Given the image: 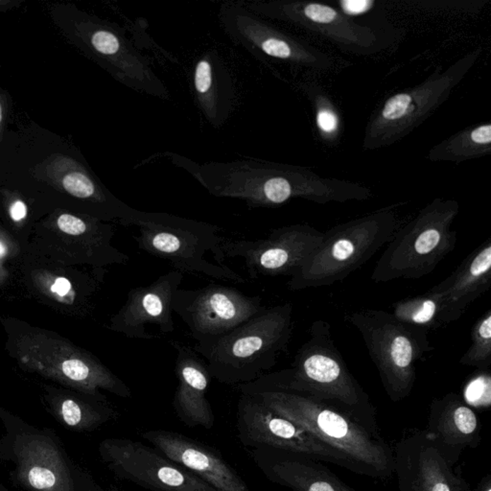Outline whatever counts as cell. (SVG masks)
Instances as JSON below:
<instances>
[{
    "instance_id": "1f68e13d",
    "label": "cell",
    "mask_w": 491,
    "mask_h": 491,
    "mask_svg": "<svg viewBox=\"0 0 491 491\" xmlns=\"http://www.w3.org/2000/svg\"><path fill=\"white\" fill-rule=\"evenodd\" d=\"M57 224L62 231L72 236H83L88 233V229L96 226L94 224H91L90 226L85 219L70 214V213H63L59 216Z\"/></svg>"
},
{
    "instance_id": "836d02e7",
    "label": "cell",
    "mask_w": 491,
    "mask_h": 491,
    "mask_svg": "<svg viewBox=\"0 0 491 491\" xmlns=\"http://www.w3.org/2000/svg\"><path fill=\"white\" fill-rule=\"evenodd\" d=\"M372 4L374 2L371 1H342V12L350 18L353 15L366 12Z\"/></svg>"
},
{
    "instance_id": "ba28073f",
    "label": "cell",
    "mask_w": 491,
    "mask_h": 491,
    "mask_svg": "<svg viewBox=\"0 0 491 491\" xmlns=\"http://www.w3.org/2000/svg\"><path fill=\"white\" fill-rule=\"evenodd\" d=\"M399 206L382 207L328 229L306 263L290 277L288 288L301 291L328 287L365 265L398 231Z\"/></svg>"
},
{
    "instance_id": "ac0fdd59",
    "label": "cell",
    "mask_w": 491,
    "mask_h": 491,
    "mask_svg": "<svg viewBox=\"0 0 491 491\" xmlns=\"http://www.w3.org/2000/svg\"><path fill=\"white\" fill-rule=\"evenodd\" d=\"M244 4L260 18L301 27L352 52H366L376 47L379 42V36L374 29L355 23L341 10L328 4L291 0L244 2Z\"/></svg>"
},
{
    "instance_id": "83f0119b",
    "label": "cell",
    "mask_w": 491,
    "mask_h": 491,
    "mask_svg": "<svg viewBox=\"0 0 491 491\" xmlns=\"http://www.w3.org/2000/svg\"><path fill=\"white\" fill-rule=\"evenodd\" d=\"M393 309L392 314L400 322L420 326L428 331L441 328L438 320V304L428 291L422 295L395 302Z\"/></svg>"
},
{
    "instance_id": "4dcf8cb0",
    "label": "cell",
    "mask_w": 491,
    "mask_h": 491,
    "mask_svg": "<svg viewBox=\"0 0 491 491\" xmlns=\"http://www.w3.org/2000/svg\"><path fill=\"white\" fill-rule=\"evenodd\" d=\"M315 115V123L320 137L325 141L333 142L339 139L342 131V121L338 108L334 105L328 94L316 86L307 88Z\"/></svg>"
},
{
    "instance_id": "d590c367",
    "label": "cell",
    "mask_w": 491,
    "mask_h": 491,
    "mask_svg": "<svg viewBox=\"0 0 491 491\" xmlns=\"http://www.w3.org/2000/svg\"><path fill=\"white\" fill-rule=\"evenodd\" d=\"M70 289H71V283L69 282V280L63 279V277L57 279L52 286L53 292L60 296H66L69 292Z\"/></svg>"
},
{
    "instance_id": "5bb4252c",
    "label": "cell",
    "mask_w": 491,
    "mask_h": 491,
    "mask_svg": "<svg viewBox=\"0 0 491 491\" xmlns=\"http://www.w3.org/2000/svg\"><path fill=\"white\" fill-rule=\"evenodd\" d=\"M325 233L308 225L282 226L272 229L267 238L224 240L226 258L244 259L250 279L259 277H290L304 267L319 247Z\"/></svg>"
},
{
    "instance_id": "7a4b0ae2",
    "label": "cell",
    "mask_w": 491,
    "mask_h": 491,
    "mask_svg": "<svg viewBox=\"0 0 491 491\" xmlns=\"http://www.w3.org/2000/svg\"><path fill=\"white\" fill-rule=\"evenodd\" d=\"M188 173L210 195L244 201L250 207H277L294 199L316 204L368 201L372 191L350 180L320 176L306 167L258 158L200 163L177 153L161 155Z\"/></svg>"
},
{
    "instance_id": "4fadbf2b",
    "label": "cell",
    "mask_w": 491,
    "mask_h": 491,
    "mask_svg": "<svg viewBox=\"0 0 491 491\" xmlns=\"http://www.w3.org/2000/svg\"><path fill=\"white\" fill-rule=\"evenodd\" d=\"M265 308L260 296L214 283L191 290L180 287L173 299V311L197 342L194 350L214 344Z\"/></svg>"
},
{
    "instance_id": "d4e9b609",
    "label": "cell",
    "mask_w": 491,
    "mask_h": 491,
    "mask_svg": "<svg viewBox=\"0 0 491 491\" xmlns=\"http://www.w3.org/2000/svg\"><path fill=\"white\" fill-rule=\"evenodd\" d=\"M192 83L197 104L210 125H225L234 106L236 88L231 72L219 54H203L193 69Z\"/></svg>"
},
{
    "instance_id": "7402d4cb",
    "label": "cell",
    "mask_w": 491,
    "mask_h": 491,
    "mask_svg": "<svg viewBox=\"0 0 491 491\" xmlns=\"http://www.w3.org/2000/svg\"><path fill=\"white\" fill-rule=\"evenodd\" d=\"M142 438L164 457L192 471L217 490L250 491L236 469L206 444L166 430L147 431Z\"/></svg>"
},
{
    "instance_id": "8fae6325",
    "label": "cell",
    "mask_w": 491,
    "mask_h": 491,
    "mask_svg": "<svg viewBox=\"0 0 491 491\" xmlns=\"http://www.w3.org/2000/svg\"><path fill=\"white\" fill-rule=\"evenodd\" d=\"M482 52V48H477L444 71L437 69L420 85L386 99L366 124L364 149L391 146L422 125L449 100L477 64Z\"/></svg>"
},
{
    "instance_id": "e575fe53",
    "label": "cell",
    "mask_w": 491,
    "mask_h": 491,
    "mask_svg": "<svg viewBox=\"0 0 491 491\" xmlns=\"http://www.w3.org/2000/svg\"><path fill=\"white\" fill-rule=\"evenodd\" d=\"M9 214L15 222H21V221L25 219L27 214H28V207H27L25 202L23 199L15 198L10 204Z\"/></svg>"
},
{
    "instance_id": "5b68a950",
    "label": "cell",
    "mask_w": 491,
    "mask_h": 491,
    "mask_svg": "<svg viewBox=\"0 0 491 491\" xmlns=\"http://www.w3.org/2000/svg\"><path fill=\"white\" fill-rule=\"evenodd\" d=\"M47 10L62 36L113 79L139 93L169 99L166 86L155 74L149 61L117 24L74 4H51Z\"/></svg>"
},
{
    "instance_id": "ffe728a7",
    "label": "cell",
    "mask_w": 491,
    "mask_h": 491,
    "mask_svg": "<svg viewBox=\"0 0 491 491\" xmlns=\"http://www.w3.org/2000/svg\"><path fill=\"white\" fill-rule=\"evenodd\" d=\"M183 279V272L173 270L150 285L131 289L122 308L110 320V329L129 339L158 338L147 331L146 326L151 325L163 335L173 333V299Z\"/></svg>"
},
{
    "instance_id": "cb8c5ba5",
    "label": "cell",
    "mask_w": 491,
    "mask_h": 491,
    "mask_svg": "<svg viewBox=\"0 0 491 491\" xmlns=\"http://www.w3.org/2000/svg\"><path fill=\"white\" fill-rule=\"evenodd\" d=\"M176 350L175 374L178 387L173 399V407L180 422L190 427L201 426L210 430L215 417L212 404L207 398L212 375L206 363L195 350L180 342H171Z\"/></svg>"
},
{
    "instance_id": "f546056e",
    "label": "cell",
    "mask_w": 491,
    "mask_h": 491,
    "mask_svg": "<svg viewBox=\"0 0 491 491\" xmlns=\"http://www.w3.org/2000/svg\"><path fill=\"white\" fill-rule=\"evenodd\" d=\"M463 366L480 371L491 365V309L487 310L471 329V345L460 359Z\"/></svg>"
},
{
    "instance_id": "2e32d148",
    "label": "cell",
    "mask_w": 491,
    "mask_h": 491,
    "mask_svg": "<svg viewBox=\"0 0 491 491\" xmlns=\"http://www.w3.org/2000/svg\"><path fill=\"white\" fill-rule=\"evenodd\" d=\"M218 16L224 31L253 55L312 69L329 70L333 67L330 57L267 23L250 12L244 2L223 4Z\"/></svg>"
},
{
    "instance_id": "277c9868",
    "label": "cell",
    "mask_w": 491,
    "mask_h": 491,
    "mask_svg": "<svg viewBox=\"0 0 491 491\" xmlns=\"http://www.w3.org/2000/svg\"><path fill=\"white\" fill-rule=\"evenodd\" d=\"M250 395L341 453L355 466L359 475L379 479L393 476L395 455L392 447L379 432L372 431L349 412L298 393L259 392Z\"/></svg>"
},
{
    "instance_id": "4316f807",
    "label": "cell",
    "mask_w": 491,
    "mask_h": 491,
    "mask_svg": "<svg viewBox=\"0 0 491 491\" xmlns=\"http://www.w3.org/2000/svg\"><path fill=\"white\" fill-rule=\"evenodd\" d=\"M491 154V123L468 127L435 145L426 158L431 161L460 163Z\"/></svg>"
},
{
    "instance_id": "9c48e42d",
    "label": "cell",
    "mask_w": 491,
    "mask_h": 491,
    "mask_svg": "<svg viewBox=\"0 0 491 491\" xmlns=\"http://www.w3.org/2000/svg\"><path fill=\"white\" fill-rule=\"evenodd\" d=\"M460 209L452 199L436 198L426 204L388 243L372 271V282L417 280L435 271L457 245V231L451 226Z\"/></svg>"
},
{
    "instance_id": "603a6c76",
    "label": "cell",
    "mask_w": 491,
    "mask_h": 491,
    "mask_svg": "<svg viewBox=\"0 0 491 491\" xmlns=\"http://www.w3.org/2000/svg\"><path fill=\"white\" fill-rule=\"evenodd\" d=\"M425 431L456 463L466 449H476L481 441L478 415L456 393L432 401Z\"/></svg>"
},
{
    "instance_id": "44dd1931",
    "label": "cell",
    "mask_w": 491,
    "mask_h": 491,
    "mask_svg": "<svg viewBox=\"0 0 491 491\" xmlns=\"http://www.w3.org/2000/svg\"><path fill=\"white\" fill-rule=\"evenodd\" d=\"M491 286V238L466 256L446 279L429 289L438 304L441 328L460 320Z\"/></svg>"
},
{
    "instance_id": "74e56055",
    "label": "cell",
    "mask_w": 491,
    "mask_h": 491,
    "mask_svg": "<svg viewBox=\"0 0 491 491\" xmlns=\"http://www.w3.org/2000/svg\"><path fill=\"white\" fill-rule=\"evenodd\" d=\"M471 491H491V476L490 475H487L481 480L479 483L478 487L475 488L474 490Z\"/></svg>"
},
{
    "instance_id": "e0dca14e",
    "label": "cell",
    "mask_w": 491,
    "mask_h": 491,
    "mask_svg": "<svg viewBox=\"0 0 491 491\" xmlns=\"http://www.w3.org/2000/svg\"><path fill=\"white\" fill-rule=\"evenodd\" d=\"M237 418L240 433L250 444L309 456L359 475L355 466L341 453L328 446L301 426L272 412L252 395L243 393L240 398Z\"/></svg>"
},
{
    "instance_id": "9a60e30c",
    "label": "cell",
    "mask_w": 491,
    "mask_h": 491,
    "mask_svg": "<svg viewBox=\"0 0 491 491\" xmlns=\"http://www.w3.org/2000/svg\"><path fill=\"white\" fill-rule=\"evenodd\" d=\"M99 455L117 478L153 491H219L156 449L127 439H106Z\"/></svg>"
},
{
    "instance_id": "484cf974",
    "label": "cell",
    "mask_w": 491,
    "mask_h": 491,
    "mask_svg": "<svg viewBox=\"0 0 491 491\" xmlns=\"http://www.w3.org/2000/svg\"><path fill=\"white\" fill-rule=\"evenodd\" d=\"M263 469L272 482L292 491H357L309 456L270 449Z\"/></svg>"
},
{
    "instance_id": "d6a6232c",
    "label": "cell",
    "mask_w": 491,
    "mask_h": 491,
    "mask_svg": "<svg viewBox=\"0 0 491 491\" xmlns=\"http://www.w3.org/2000/svg\"><path fill=\"white\" fill-rule=\"evenodd\" d=\"M13 102L9 91L0 88V144L13 120Z\"/></svg>"
},
{
    "instance_id": "6da1fadb",
    "label": "cell",
    "mask_w": 491,
    "mask_h": 491,
    "mask_svg": "<svg viewBox=\"0 0 491 491\" xmlns=\"http://www.w3.org/2000/svg\"><path fill=\"white\" fill-rule=\"evenodd\" d=\"M0 186L74 200L100 219L125 226L136 209L113 195L79 148L34 121L13 120L0 144Z\"/></svg>"
},
{
    "instance_id": "f1b7e54d",
    "label": "cell",
    "mask_w": 491,
    "mask_h": 491,
    "mask_svg": "<svg viewBox=\"0 0 491 491\" xmlns=\"http://www.w3.org/2000/svg\"><path fill=\"white\" fill-rule=\"evenodd\" d=\"M57 412L61 423L76 432L96 430L115 415L112 410L96 409L71 398L62 401Z\"/></svg>"
},
{
    "instance_id": "8992f818",
    "label": "cell",
    "mask_w": 491,
    "mask_h": 491,
    "mask_svg": "<svg viewBox=\"0 0 491 491\" xmlns=\"http://www.w3.org/2000/svg\"><path fill=\"white\" fill-rule=\"evenodd\" d=\"M291 302L263 309L226 335L196 353L207 360L213 379L229 385L247 384L268 374L287 352L294 332Z\"/></svg>"
},
{
    "instance_id": "7c38bea8",
    "label": "cell",
    "mask_w": 491,
    "mask_h": 491,
    "mask_svg": "<svg viewBox=\"0 0 491 491\" xmlns=\"http://www.w3.org/2000/svg\"><path fill=\"white\" fill-rule=\"evenodd\" d=\"M0 418L4 425L0 460L13 466V485L26 491H76L69 458L55 432L8 414H0Z\"/></svg>"
},
{
    "instance_id": "d6986e66",
    "label": "cell",
    "mask_w": 491,
    "mask_h": 491,
    "mask_svg": "<svg viewBox=\"0 0 491 491\" xmlns=\"http://www.w3.org/2000/svg\"><path fill=\"white\" fill-rule=\"evenodd\" d=\"M393 455L398 491H471L456 470V463L425 430L404 436L395 445Z\"/></svg>"
},
{
    "instance_id": "8d00e7d4",
    "label": "cell",
    "mask_w": 491,
    "mask_h": 491,
    "mask_svg": "<svg viewBox=\"0 0 491 491\" xmlns=\"http://www.w3.org/2000/svg\"><path fill=\"white\" fill-rule=\"evenodd\" d=\"M23 2V0H0V13H6L8 11L17 9Z\"/></svg>"
},
{
    "instance_id": "52a82bcc",
    "label": "cell",
    "mask_w": 491,
    "mask_h": 491,
    "mask_svg": "<svg viewBox=\"0 0 491 491\" xmlns=\"http://www.w3.org/2000/svg\"><path fill=\"white\" fill-rule=\"evenodd\" d=\"M131 226L139 229V236L134 237L139 249L168 261L176 271L223 282H247L238 272L224 265L225 238L217 226L169 213L139 209L124 226Z\"/></svg>"
},
{
    "instance_id": "30bf717a",
    "label": "cell",
    "mask_w": 491,
    "mask_h": 491,
    "mask_svg": "<svg viewBox=\"0 0 491 491\" xmlns=\"http://www.w3.org/2000/svg\"><path fill=\"white\" fill-rule=\"evenodd\" d=\"M345 320L361 334L388 398H408L417 381V366L433 352L427 329L396 319L386 310L366 308L350 312Z\"/></svg>"
},
{
    "instance_id": "f35d334b",
    "label": "cell",
    "mask_w": 491,
    "mask_h": 491,
    "mask_svg": "<svg viewBox=\"0 0 491 491\" xmlns=\"http://www.w3.org/2000/svg\"><path fill=\"white\" fill-rule=\"evenodd\" d=\"M5 252H6V250H5L4 246L0 243V256L4 255Z\"/></svg>"
},
{
    "instance_id": "ab89813d",
    "label": "cell",
    "mask_w": 491,
    "mask_h": 491,
    "mask_svg": "<svg viewBox=\"0 0 491 491\" xmlns=\"http://www.w3.org/2000/svg\"><path fill=\"white\" fill-rule=\"evenodd\" d=\"M0 491H9L6 490V487H4V485L0 483Z\"/></svg>"
},
{
    "instance_id": "3957f363",
    "label": "cell",
    "mask_w": 491,
    "mask_h": 491,
    "mask_svg": "<svg viewBox=\"0 0 491 491\" xmlns=\"http://www.w3.org/2000/svg\"><path fill=\"white\" fill-rule=\"evenodd\" d=\"M308 336L288 369L270 372L247 384L236 385L237 390L245 395L284 392L310 396L338 407L372 431L379 432L376 408L336 347L330 323L314 320L308 329Z\"/></svg>"
}]
</instances>
